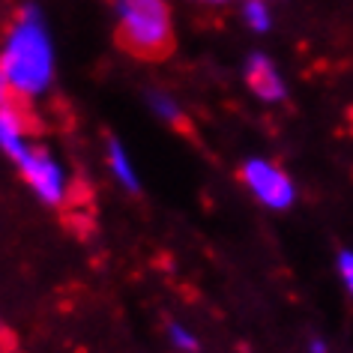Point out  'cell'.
<instances>
[{"instance_id":"cell-4","label":"cell","mask_w":353,"mask_h":353,"mask_svg":"<svg viewBox=\"0 0 353 353\" xmlns=\"http://www.w3.org/2000/svg\"><path fill=\"white\" fill-rule=\"evenodd\" d=\"M240 180L252 192V198L267 210H288L296 201L294 180L270 159H261V156L245 159L240 168Z\"/></svg>"},{"instance_id":"cell-9","label":"cell","mask_w":353,"mask_h":353,"mask_svg":"<svg viewBox=\"0 0 353 353\" xmlns=\"http://www.w3.org/2000/svg\"><path fill=\"white\" fill-rule=\"evenodd\" d=\"M240 15L252 33H267L272 28V12H270L267 0H243Z\"/></svg>"},{"instance_id":"cell-3","label":"cell","mask_w":353,"mask_h":353,"mask_svg":"<svg viewBox=\"0 0 353 353\" xmlns=\"http://www.w3.org/2000/svg\"><path fill=\"white\" fill-rule=\"evenodd\" d=\"M19 174L24 176L28 189L37 195L46 207H63L69 198V174L63 162L42 144H30L19 162Z\"/></svg>"},{"instance_id":"cell-11","label":"cell","mask_w":353,"mask_h":353,"mask_svg":"<svg viewBox=\"0 0 353 353\" xmlns=\"http://www.w3.org/2000/svg\"><path fill=\"white\" fill-rule=\"evenodd\" d=\"M339 272H341V281H344V288H347V294L353 296V252L339 254Z\"/></svg>"},{"instance_id":"cell-14","label":"cell","mask_w":353,"mask_h":353,"mask_svg":"<svg viewBox=\"0 0 353 353\" xmlns=\"http://www.w3.org/2000/svg\"><path fill=\"white\" fill-rule=\"evenodd\" d=\"M195 3H201V6H225V3H231V0H195Z\"/></svg>"},{"instance_id":"cell-6","label":"cell","mask_w":353,"mask_h":353,"mask_svg":"<svg viewBox=\"0 0 353 353\" xmlns=\"http://www.w3.org/2000/svg\"><path fill=\"white\" fill-rule=\"evenodd\" d=\"M30 129H28V117H24L21 105H10V108L0 111V153L12 162L30 150Z\"/></svg>"},{"instance_id":"cell-13","label":"cell","mask_w":353,"mask_h":353,"mask_svg":"<svg viewBox=\"0 0 353 353\" xmlns=\"http://www.w3.org/2000/svg\"><path fill=\"white\" fill-rule=\"evenodd\" d=\"M308 353H326V341L312 339V341H308Z\"/></svg>"},{"instance_id":"cell-5","label":"cell","mask_w":353,"mask_h":353,"mask_svg":"<svg viewBox=\"0 0 353 353\" xmlns=\"http://www.w3.org/2000/svg\"><path fill=\"white\" fill-rule=\"evenodd\" d=\"M245 84H249V90L258 96L261 102H281L288 93L285 78H281L276 63H272L267 54H261V51H254V54H249V60H245Z\"/></svg>"},{"instance_id":"cell-8","label":"cell","mask_w":353,"mask_h":353,"mask_svg":"<svg viewBox=\"0 0 353 353\" xmlns=\"http://www.w3.org/2000/svg\"><path fill=\"white\" fill-rule=\"evenodd\" d=\"M147 105H150V111H153L159 120L171 123V126L183 123V108H180V102H176L168 90H150V93H147Z\"/></svg>"},{"instance_id":"cell-12","label":"cell","mask_w":353,"mask_h":353,"mask_svg":"<svg viewBox=\"0 0 353 353\" xmlns=\"http://www.w3.org/2000/svg\"><path fill=\"white\" fill-rule=\"evenodd\" d=\"M10 105H19V96H15L12 84L6 81V75L0 72V111H3V108H10Z\"/></svg>"},{"instance_id":"cell-7","label":"cell","mask_w":353,"mask_h":353,"mask_svg":"<svg viewBox=\"0 0 353 353\" xmlns=\"http://www.w3.org/2000/svg\"><path fill=\"white\" fill-rule=\"evenodd\" d=\"M105 165H108L114 183H117L123 192H129V195H138V192H141L138 168H135V162H132L129 150L123 147L120 138H108V144H105Z\"/></svg>"},{"instance_id":"cell-10","label":"cell","mask_w":353,"mask_h":353,"mask_svg":"<svg viewBox=\"0 0 353 353\" xmlns=\"http://www.w3.org/2000/svg\"><path fill=\"white\" fill-rule=\"evenodd\" d=\"M168 341H171V347L180 350V353H198V350H201L198 335L192 332L186 323H180V321L168 323Z\"/></svg>"},{"instance_id":"cell-1","label":"cell","mask_w":353,"mask_h":353,"mask_svg":"<svg viewBox=\"0 0 353 353\" xmlns=\"http://www.w3.org/2000/svg\"><path fill=\"white\" fill-rule=\"evenodd\" d=\"M0 72L24 102H33L51 90L57 75V51L39 6L28 3L15 12L0 42Z\"/></svg>"},{"instance_id":"cell-2","label":"cell","mask_w":353,"mask_h":353,"mask_svg":"<svg viewBox=\"0 0 353 353\" xmlns=\"http://www.w3.org/2000/svg\"><path fill=\"white\" fill-rule=\"evenodd\" d=\"M117 42L138 60H165L174 51V12L168 0H114Z\"/></svg>"}]
</instances>
